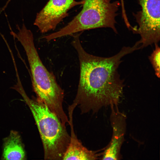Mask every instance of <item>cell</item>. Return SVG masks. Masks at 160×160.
Returning <instances> with one entry per match:
<instances>
[{
  "mask_svg": "<svg viewBox=\"0 0 160 160\" xmlns=\"http://www.w3.org/2000/svg\"><path fill=\"white\" fill-rule=\"evenodd\" d=\"M85 0H49L36 15L34 25L40 32L54 31L57 25L68 16V12L76 6L82 5Z\"/></svg>",
  "mask_w": 160,
  "mask_h": 160,
  "instance_id": "8992f818",
  "label": "cell"
},
{
  "mask_svg": "<svg viewBox=\"0 0 160 160\" xmlns=\"http://www.w3.org/2000/svg\"><path fill=\"white\" fill-rule=\"evenodd\" d=\"M18 40L27 57L32 86L37 98L44 103L63 124L68 123V119L63 108L64 91L57 84L54 75L48 71L41 60L35 46L33 33H23Z\"/></svg>",
  "mask_w": 160,
  "mask_h": 160,
  "instance_id": "7a4b0ae2",
  "label": "cell"
},
{
  "mask_svg": "<svg viewBox=\"0 0 160 160\" xmlns=\"http://www.w3.org/2000/svg\"><path fill=\"white\" fill-rule=\"evenodd\" d=\"M82 33L71 35L72 44L77 52L80 68L77 92L73 105L78 106L82 113H95L103 107L118 105L124 86L118 72L124 56L139 49L136 43L124 47L115 55L105 57L87 52L79 39Z\"/></svg>",
  "mask_w": 160,
  "mask_h": 160,
  "instance_id": "6da1fadb",
  "label": "cell"
},
{
  "mask_svg": "<svg viewBox=\"0 0 160 160\" xmlns=\"http://www.w3.org/2000/svg\"><path fill=\"white\" fill-rule=\"evenodd\" d=\"M73 117L69 116L71 135L69 145L64 154L63 160H96L99 158L96 151L90 150L83 146L77 139L74 132Z\"/></svg>",
  "mask_w": 160,
  "mask_h": 160,
  "instance_id": "ba28073f",
  "label": "cell"
},
{
  "mask_svg": "<svg viewBox=\"0 0 160 160\" xmlns=\"http://www.w3.org/2000/svg\"><path fill=\"white\" fill-rule=\"evenodd\" d=\"M81 11L66 26L55 32L43 37L47 41L84 31L108 28L115 33L116 18L121 6L114 0H85Z\"/></svg>",
  "mask_w": 160,
  "mask_h": 160,
  "instance_id": "277c9868",
  "label": "cell"
},
{
  "mask_svg": "<svg viewBox=\"0 0 160 160\" xmlns=\"http://www.w3.org/2000/svg\"><path fill=\"white\" fill-rule=\"evenodd\" d=\"M17 91L33 115L43 144L45 159L63 160L70 138L65 126L44 103L37 98H30L23 87L18 88Z\"/></svg>",
  "mask_w": 160,
  "mask_h": 160,
  "instance_id": "3957f363",
  "label": "cell"
},
{
  "mask_svg": "<svg viewBox=\"0 0 160 160\" xmlns=\"http://www.w3.org/2000/svg\"><path fill=\"white\" fill-rule=\"evenodd\" d=\"M155 48L148 59L155 71L156 75L158 78L160 76V49L158 44H155Z\"/></svg>",
  "mask_w": 160,
  "mask_h": 160,
  "instance_id": "30bf717a",
  "label": "cell"
},
{
  "mask_svg": "<svg viewBox=\"0 0 160 160\" xmlns=\"http://www.w3.org/2000/svg\"><path fill=\"white\" fill-rule=\"evenodd\" d=\"M120 2L121 4V7L122 9L125 8V5L124 0H120Z\"/></svg>",
  "mask_w": 160,
  "mask_h": 160,
  "instance_id": "8fae6325",
  "label": "cell"
},
{
  "mask_svg": "<svg viewBox=\"0 0 160 160\" xmlns=\"http://www.w3.org/2000/svg\"><path fill=\"white\" fill-rule=\"evenodd\" d=\"M118 105L110 106V121L112 130V136L103 153L102 160H117L122 158L121 151L124 141L127 117L124 113L119 110Z\"/></svg>",
  "mask_w": 160,
  "mask_h": 160,
  "instance_id": "52a82bcc",
  "label": "cell"
},
{
  "mask_svg": "<svg viewBox=\"0 0 160 160\" xmlns=\"http://www.w3.org/2000/svg\"><path fill=\"white\" fill-rule=\"evenodd\" d=\"M3 155L5 160H22L25 158V153L20 137L16 132H11L6 139Z\"/></svg>",
  "mask_w": 160,
  "mask_h": 160,
  "instance_id": "9c48e42d",
  "label": "cell"
},
{
  "mask_svg": "<svg viewBox=\"0 0 160 160\" xmlns=\"http://www.w3.org/2000/svg\"><path fill=\"white\" fill-rule=\"evenodd\" d=\"M160 0H138L140 10L133 14L137 25L131 30L139 34L137 42L143 48L158 44L160 39Z\"/></svg>",
  "mask_w": 160,
  "mask_h": 160,
  "instance_id": "5b68a950",
  "label": "cell"
}]
</instances>
